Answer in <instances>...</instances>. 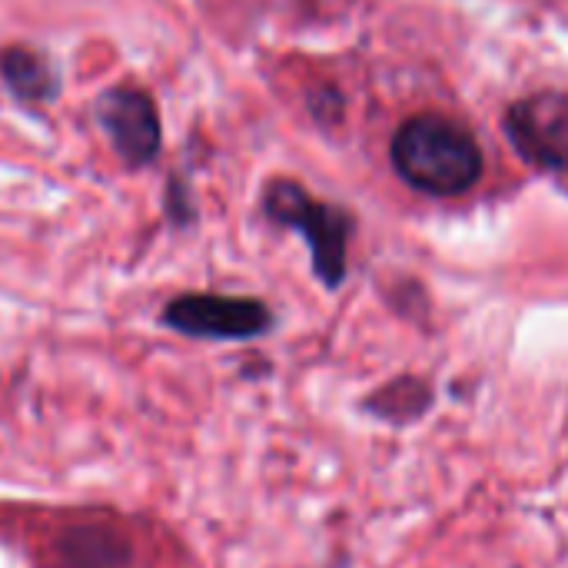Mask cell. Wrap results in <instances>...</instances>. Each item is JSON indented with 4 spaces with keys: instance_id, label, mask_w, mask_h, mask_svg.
Returning <instances> with one entry per match:
<instances>
[{
    "instance_id": "cell-4",
    "label": "cell",
    "mask_w": 568,
    "mask_h": 568,
    "mask_svg": "<svg viewBox=\"0 0 568 568\" xmlns=\"http://www.w3.org/2000/svg\"><path fill=\"white\" fill-rule=\"evenodd\" d=\"M166 323L186 336L246 339L270 326V313L256 300L233 296H180L166 306Z\"/></svg>"
},
{
    "instance_id": "cell-2",
    "label": "cell",
    "mask_w": 568,
    "mask_h": 568,
    "mask_svg": "<svg viewBox=\"0 0 568 568\" xmlns=\"http://www.w3.org/2000/svg\"><path fill=\"white\" fill-rule=\"evenodd\" d=\"M266 213L286 226H296L310 236L316 270L323 283L336 286L346 273V240H349V216L336 206L316 203L296 183H273L266 193Z\"/></svg>"
},
{
    "instance_id": "cell-6",
    "label": "cell",
    "mask_w": 568,
    "mask_h": 568,
    "mask_svg": "<svg viewBox=\"0 0 568 568\" xmlns=\"http://www.w3.org/2000/svg\"><path fill=\"white\" fill-rule=\"evenodd\" d=\"M126 539L106 523L70 526L57 539V568H126Z\"/></svg>"
},
{
    "instance_id": "cell-3",
    "label": "cell",
    "mask_w": 568,
    "mask_h": 568,
    "mask_svg": "<svg viewBox=\"0 0 568 568\" xmlns=\"http://www.w3.org/2000/svg\"><path fill=\"white\" fill-rule=\"evenodd\" d=\"M506 130L523 160L542 170H568V97L532 93L509 106Z\"/></svg>"
},
{
    "instance_id": "cell-1",
    "label": "cell",
    "mask_w": 568,
    "mask_h": 568,
    "mask_svg": "<svg viewBox=\"0 0 568 568\" xmlns=\"http://www.w3.org/2000/svg\"><path fill=\"white\" fill-rule=\"evenodd\" d=\"M396 173L433 196H459L483 176V150L459 123L423 113L399 126L393 136Z\"/></svg>"
},
{
    "instance_id": "cell-5",
    "label": "cell",
    "mask_w": 568,
    "mask_h": 568,
    "mask_svg": "<svg viewBox=\"0 0 568 568\" xmlns=\"http://www.w3.org/2000/svg\"><path fill=\"white\" fill-rule=\"evenodd\" d=\"M100 116H103L116 150L123 153V160H130V163L153 160V153L160 150V120H156V110L146 93L120 87L103 97Z\"/></svg>"
},
{
    "instance_id": "cell-7",
    "label": "cell",
    "mask_w": 568,
    "mask_h": 568,
    "mask_svg": "<svg viewBox=\"0 0 568 568\" xmlns=\"http://www.w3.org/2000/svg\"><path fill=\"white\" fill-rule=\"evenodd\" d=\"M0 67H3V77H7V83L20 93V97H27V100H43V97H50V90H53V77H50V67L37 57V53H30V50H10L3 60H0Z\"/></svg>"
}]
</instances>
